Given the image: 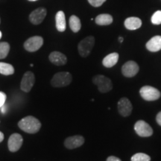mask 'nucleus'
I'll use <instances>...</instances> for the list:
<instances>
[{"mask_svg": "<svg viewBox=\"0 0 161 161\" xmlns=\"http://www.w3.org/2000/svg\"><path fill=\"white\" fill-rule=\"evenodd\" d=\"M19 128L28 134H35L41 128V123L37 118L32 116H28L22 119L18 123Z\"/></svg>", "mask_w": 161, "mask_h": 161, "instance_id": "1", "label": "nucleus"}, {"mask_svg": "<svg viewBox=\"0 0 161 161\" xmlns=\"http://www.w3.org/2000/svg\"><path fill=\"white\" fill-rule=\"evenodd\" d=\"M72 80V75L68 72H60L56 73L51 80L54 87H64L68 86Z\"/></svg>", "mask_w": 161, "mask_h": 161, "instance_id": "2", "label": "nucleus"}, {"mask_svg": "<svg viewBox=\"0 0 161 161\" xmlns=\"http://www.w3.org/2000/svg\"><path fill=\"white\" fill-rule=\"evenodd\" d=\"M95 45V38L92 36H88L81 40L78 46V52L83 58L87 57Z\"/></svg>", "mask_w": 161, "mask_h": 161, "instance_id": "3", "label": "nucleus"}, {"mask_svg": "<svg viewBox=\"0 0 161 161\" xmlns=\"http://www.w3.org/2000/svg\"><path fill=\"white\" fill-rule=\"evenodd\" d=\"M92 82L97 86L98 91L104 93L110 91L113 88L111 80L109 78L102 75H98L92 78Z\"/></svg>", "mask_w": 161, "mask_h": 161, "instance_id": "4", "label": "nucleus"}, {"mask_svg": "<svg viewBox=\"0 0 161 161\" xmlns=\"http://www.w3.org/2000/svg\"><path fill=\"white\" fill-rule=\"evenodd\" d=\"M140 94L146 101H155L160 98L161 93L155 87L151 86H144L140 90Z\"/></svg>", "mask_w": 161, "mask_h": 161, "instance_id": "5", "label": "nucleus"}, {"mask_svg": "<svg viewBox=\"0 0 161 161\" xmlns=\"http://www.w3.org/2000/svg\"><path fill=\"white\" fill-rule=\"evenodd\" d=\"M134 130L136 134L142 137H148L153 134V129L149 125L143 120H139L134 125Z\"/></svg>", "mask_w": 161, "mask_h": 161, "instance_id": "6", "label": "nucleus"}, {"mask_svg": "<svg viewBox=\"0 0 161 161\" xmlns=\"http://www.w3.org/2000/svg\"><path fill=\"white\" fill-rule=\"evenodd\" d=\"M43 44V37L40 36H34L28 39L24 43V48L28 52H34L39 50Z\"/></svg>", "mask_w": 161, "mask_h": 161, "instance_id": "7", "label": "nucleus"}, {"mask_svg": "<svg viewBox=\"0 0 161 161\" xmlns=\"http://www.w3.org/2000/svg\"><path fill=\"white\" fill-rule=\"evenodd\" d=\"M139 72V66L134 60L126 62L122 67V73L127 78H132L135 76Z\"/></svg>", "mask_w": 161, "mask_h": 161, "instance_id": "8", "label": "nucleus"}, {"mask_svg": "<svg viewBox=\"0 0 161 161\" xmlns=\"http://www.w3.org/2000/svg\"><path fill=\"white\" fill-rule=\"evenodd\" d=\"M35 82V75L33 72H26L24 74L23 78L21 80V84H20V87L21 90L24 92H29L33 87L34 84Z\"/></svg>", "mask_w": 161, "mask_h": 161, "instance_id": "9", "label": "nucleus"}, {"mask_svg": "<svg viewBox=\"0 0 161 161\" xmlns=\"http://www.w3.org/2000/svg\"><path fill=\"white\" fill-rule=\"evenodd\" d=\"M117 108L119 113L124 117L130 116L133 109L131 102L125 97L122 98L119 101Z\"/></svg>", "mask_w": 161, "mask_h": 161, "instance_id": "10", "label": "nucleus"}, {"mask_svg": "<svg viewBox=\"0 0 161 161\" xmlns=\"http://www.w3.org/2000/svg\"><path fill=\"white\" fill-rule=\"evenodd\" d=\"M23 139L19 134H13L8 139V149L11 152H16L21 148L23 145Z\"/></svg>", "mask_w": 161, "mask_h": 161, "instance_id": "11", "label": "nucleus"}, {"mask_svg": "<svg viewBox=\"0 0 161 161\" xmlns=\"http://www.w3.org/2000/svg\"><path fill=\"white\" fill-rule=\"evenodd\" d=\"M47 11L44 8H39L31 12L29 16V20L34 25H39L45 19Z\"/></svg>", "mask_w": 161, "mask_h": 161, "instance_id": "12", "label": "nucleus"}, {"mask_svg": "<svg viewBox=\"0 0 161 161\" xmlns=\"http://www.w3.org/2000/svg\"><path fill=\"white\" fill-rule=\"evenodd\" d=\"M84 143V138L82 136L75 135L69 136L66 139L64 145H65L66 148H69V149H74V148H78V147L81 146Z\"/></svg>", "mask_w": 161, "mask_h": 161, "instance_id": "13", "label": "nucleus"}, {"mask_svg": "<svg viewBox=\"0 0 161 161\" xmlns=\"http://www.w3.org/2000/svg\"><path fill=\"white\" fill-rule=\"evenodd\" d=\"M49 60L56 66H63L67 63L66 55L60 52H53L49 55Z\"/></svg>", "mask_w": 161, "mask_h": 161, "instance_id": "14", "label": "nucleus"}, {"mask_svg": "<svg viewBox=\"0 0 161 161\" xmlns=\"http://www.w3.org/2000/svg\"><path fill=\"white\" fill-rule=\"evenodd\" d=\"M146 49L148 51L156 52L161 50V36L157 35L148 40L146 43Z\"/></svg>", "mask_w": 161, "mask_h": 161, "instance_id": "15", "label": "nucleus"}, {"mask_svg": "<svg viewBox=\"0 0 161 161\" xmlns=\"http://www.w3.org/2000/svg\"><path fill=\"white\" fill-rule=\"evenodd\" d=\"M55 25L56 29L58 31L64 32L66 30V17L64 13L62 11H58L55 16Z\"/></svg>", "mask_w": 161, "mask_h": 161, "instance_id": "16", "label": "nucleus"}, {"mask_svg": "<svg viewBox=\"0 0 161 161\" xmlns=\"http://www.w3.org/2000/svg\"><path fill=\"white\" fill-rule=\"evenodd\" d=\"M125 26L128 30H136L142 25V21L138 17H128L125 20Z\"/></svg>", "mask_w": 161, "mask_h": 161, "instance_id": "17", "label": "nucleus"}, {"mask_svg": "<svg viewBox=\"0 0 161 161\" xmlns=\"http://www.w3.org/2000/svg\"><path fill=\"white\" fill-rule=\"evenodd\" d=\"M119 60V54L116 52L110 53L108 55L102 60V64L107 68L113 67L117 64Z\"/></svg>", "mask_w": 161, "mask_h": 161, "instance_id": "18", "label": "nucleus"}, {"mask_svg": "<svg viewBox=\"0 0 161 161\" xmlns=\"http://www.w3.org/2000/svg\"><path fill=\"white\" fill-rule=\"evenodd\" d=\"M95 21L98 25H108L113 23V17L108 14H102L96 17Z\"/></svg>", "mask_w": 161, "mask_h": 161, "instance_id": "19", "label": "nucleus"}, {"mask_svg": "<svg viewBox=\"0 0 161 161\" xmlns=\"http://www.w3.org/2000/svg\"><path fill=\"white\" fill-rule=\"evenodd\" d=\"M69 27L71 30L75 33H77L80 31V28H81V23H80V20L78 17L75 15H72L69 18Z\"/></svg>", "mask_w": 161, "mask_h": 161, "instance_id": "20", "label": "nucleus"}, {"mask_svg": "<svg viewBox=\"0 0 161 161\" xmlns=\"http://www.w3.org/2000/svg\"><path fill=\"white\" fill-rule=\"evenodd\" d=\"M0 73L4 75H11L14 73V68L11 64L0 62Z\"/></svg>", "mask_w": 161, "mask_h": 161, "instance_id": "21", "label": "nucleus"}, {"mask_svg": "<svg viewBox=\"0 0 161 161\" xmlns=\"http://www.w3.org/2000/svg\"><path fill=\"white\" fill-rule=\"evenodd\" d=\"M10 51V45L7 42L0 43V59H4L7 57Z\"/></svg>", "mask_w": 161, "mask_h": 161, "instance_id": "22", "label": "nucleus"}, {"mask_svg": "<svg viewBox=\"0 0 161 161\" xmlns=\"http://www.w3.org/2000/svg\"><path fill=\"white\" fill-rule=\"evenodd\" d=\"M131 161H151V158L144 153H137L131 157Z\"/></svg>", "mask_w": 161, "mask_h": 161, "instance_id": "23", "label": "nucleus"}, {"mask_svg": "<svg viewBox=\"0 0 161 161\" xmlns=\"http://www.w3.org/2000/svg\"><path fill=\"white\" fill-rule=\"evenodd\" d=\"M151 21L154 25H160L161 24V11H157L151 18Z\"/></svg>", "mask_w": 161, "mask_h": 161, "instance_id": "24", "label": "nucleus"}, {"mask_svg": "<svg viewBox=\"0 0 161 161\" xmlns=\"http://www.w3.org/2000/svg\"><path fill=\"white\" fill-rule=\"evenodd\" d=\"M87 1L92 6L97 8L103 5V3H105L106 0H87Z\"/></svg>", "mask_w": 161, "mask_h": 161, "instance_id": "25", "label": "nucleus"}, {"mask_svg": "<svg viewBox=\"0 0 161 161\" xmlns=\"http://www.w3.org/2000/svg\"><path fill=\"white\" fill-rule=\"evenodd\" d=\"M6 94L3 92H0V108H2L5 103Z\"/></svg>", "mask_w": 161, "mask_h": 161, "instance_id": "26", "label": "nucleus"}, {"mask_svg": "<svg viewBox=\"0 0 161 161\" xmlns=\"http://www.w3.org/2000/svg\"><path fill=\"white\" fill-rule=\"evenodd\" d=\"M106 161H122L119 158H116L115 156H110L108 157Z\"/></svg>", "mask_w": 161, "mask_h": 161, "instance_id": "27", "label": "nucleus"}, {"mask_svg": "<svg viewBox=\"0 0 161 161\" xmlns=\"http://www.w3.org/2000/svg\"><path fill=\"white\" fill-rule=\"evenodd\" d=\"M156 121L158 122V124L159 125L161 126V111L159 112L158 114V115L156 116Z\"/></svg>", "mask_w": 161, "mask_h": 161, "instance_id": "28", "label": "nucleus"}, {"mask_svg": "<svg viewBox=\"0 0 161 161\" xmlns=\"http://www.w3.org/2000/svg\"><path fill=\"white\" fill-rule=\"evenodd\" d=\"M3 140H4V134L3 132L0 131V142H3Z\"/></svg>", "mask_w": 161, "mask_h": 161, "instance_id": "29", "label": "nucleus"}, {"mask_svg": "<svg viewBox=\"0 0 161 161\" xmlns=\"http://www.w3.org/2000/svg\"><path fill=\"white\" fill-rule=\"evenodd\" d=\"M119 41L120 43H122V42H123V37H119Z\"/></svg>", "mask_w": 161, "mask_h": 161, "instance_id": "30", "label": "nucleus"}, {"mask_svg": "<svg viewBox=\"0 0 161 161\" xmlns=\"http://www.w3.org/2000/svg\"><path fill=\"white\" fill-rule=\"evenodd\" d=\"M1 38H2V32L0 31V39H1Z\"/></svg>", "mask_w": 161, "mask_h": 161, "instance_id": "31", "label": "nucleus"}, {"mask_svg": "<svg viewBox=\"0 0 161 161\" xmlns=\"http://www.w3.org/2000/svg\"><path fill=\"white\" fill-rule=\"evenodd\" d=\"M29 1H31V2H35V1H37V0H29Z\"/></svg>", "mask_w": 161, "mask_h": 161, "instance_id": "32", "label": "nucleus"}]
</instances>
